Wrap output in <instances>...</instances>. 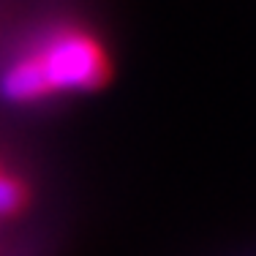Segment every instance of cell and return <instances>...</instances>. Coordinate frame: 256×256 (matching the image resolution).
Instances as JSON below:
<instances>
[{
  "instance_id": "6da1fadb",
  "label": "cell",
  "mask_w": 256,
  "mask_h": 256,
  "mask_svg": "<svg viewBox=\"0 0 256 256\" xmlns=\"http://www.w3.org/2000/svg\"><path fill=\"white\" fill-rule=\"evenodd\" d=\"M28 52L38 63L50 96L90 93V90H98L112 74L104 44L93 33L76 25L52 28Z\"/></svg>"
},
{
  "instance_id": "7a4b0ae2",
  "label": "cell",
  "mask_w": 256,
  "mask_h": 256,
  "mask_svg": "<svg viewBox=\"0 0 256 256\" xmlns=\"http://www.w3.org/2000/svg\"><path fill=\"white\" fill-rule=\"evenodd\" d=\"M25 204V186L16 178L0 172V216H11Z\"/></svg>"
}]
</instances>
